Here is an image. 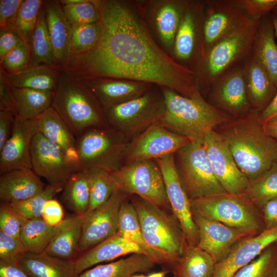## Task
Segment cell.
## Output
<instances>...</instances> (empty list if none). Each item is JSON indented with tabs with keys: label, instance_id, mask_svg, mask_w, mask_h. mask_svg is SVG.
Here are the masks:
<instances>
[{
	"label": "cell",
	"instance_id": "obj_1",
	"mask_svg": "<svg viewBox=\"0 0 277 277\" xmlns=\"http://www.w3.org/2000/svg\"><path fill=\"white\" fill-rule=\"evenodd\" d=\"M100 33L91 49L71 55L64 69L82 81L127 80L161 85L189 98L202 97L196 74L161 49L125 6L98 1Z\"/></svg>",
	"mask_w": 277,
	"mask_h": 277
},
{
	"label": "cell",
	"instance_id": "obj_2",
	"mask_svg": "<svg viewBox=\"0 0 277 277\" xmlns=\"http://www.w3.org/2000/svg\"><path fill=\"white\" fill-rule=\"evenodd\" d=\"M260 113L251 109L221 124L216 131L227 142L238 167L250 182L277 163V141L265 131Z\"/></svg>",
	"mask_w": 277,
	"mask_h": 277
},
{
	"label": "cell",
	"instance_id": "obj_3",
	"mask_svg": "<svg viewBox=\"0 0 277 277\" xmlns=\"http://www.w3.org/2000/svg\"><path fill=\"white\" fill-rule=\"evenodd\" d=\"M163 88L164 106L157 124L191 141L203 144L208 132L229 120L228 114L203 97L189 98Z\"/></svg>",
	"mask_w": 277,
	"mask_h": 277
},
{
	"label": "cell",
	"instance_id": "obj_4",
	"mask_svg": "<svg viewBox=\"0 0 277 277\" xmlns=\"http://www.w3.org/2000/svg\"><path fill=\"white\" fill-rule=\"evenodd\" d=\"M51 106L76 137L94 128L108 127L103 108L82 81L61 70Z\"/></svg>",
	"mask_w": 277,
	"mask_h": 277
},
{
	"label": "cell",
	"instance_id": "obj_5",
	"mask_svg": "<svg viewBox=\"0 0 277 277\" xmlns=\"http://www.w3.org/2000/svg\"><path fill=\"white\" fill-rule=\"evenodd\" d=\"M133 204L148 246L172 266L188 245L181 227L172 212L135 196Z\"/></svg>",
	"mask_w": 277,
	"mask_h": 277
},
{
	"label": "cell",
	"instance_id": "obj_6",
	"mask_svg": "<svg viewBox=\"0 0 277 277\" xmlns=\"http://www.w3.org/2000/svg\"><path fill=\"white\" fill-rule=\"evenodd\" d=\"M192 213L258 234L266 229L262 209L243 194L225 192L190 199Z\"/></svg>",
	"mask_w": 277,
	"mask_h": 277
},
{
	"label": "cell",
	"instance_id": "obj_7",
	"mask_svg": "<svg viewBox=\"0 0 277 277\" xmlns=\"http://www.w3.org/2000/svg\"><path fill=\"white\" fill-rule=\"evenodd\" d=\"M260 21L250 20L214 44L201 58L196 72L199 84L202 81L211 87L223 74L242 65L251 51Z\"/></svg>",
	"mask_w": 277,
	"mask_h": 277
},
{
	"label": "cell",
	"instance_id": "obj_8",
	"mask_svg": "<svg viewBox=\"0 0 277 277\" xmlns=\"http://www.w3.org/2000/svg\"><path fill=\"white\" fill-rule=\"evenodd\" d=\"M128 143L123 134L109 126L87 130L76 137L79 171L114 172L125 164Z\"/></svg>",
	"mask_w": 277,
	"mask_h": 277
},
{
	"label": "cell",
	"instance_id": "obj_9",
	"mask_svg": "<svg viewBox=\"0 0 277 277\" xmlns=\"http://www.w3.org/2000/svg\"><path fill=\"white\" fill-rule=\"evenodd\" d=\"M174 155L181 182L190 199L226 192L213 173L203 144L191 141Z\"/></svg>",
	"mask_w": 277,
	"mask_h": 277
},
{
	"label": "cell",
	"instance_id": "obj_10",
	"mask_svg": "<svg viewBox=\"0 0 277 277\" xmlns=\"http://www.w3.org/2000/svg\"><path fill=\"white\" fill-rule=\"evenodd\" d=\"M117 189L135 195L163 208L171 210L161 169L155 160L124 164L111 173Z\"/></svg>",
	"mask_w": 277,
	"mask_h": 277
},
{
	"label": "cell",
	"instance_id": "obj_11",
	"mask_svg": "<svg viewBox=\"0 0 277 277\" xmlns=\"http://www.w3.org/2000/svg\"><path fill=\"white\" fill-rule=\"evenodd\" d=\"M164 106L149 92L104 110L109 127L127 138H133L153 125L157 124Z\"/></svg>",
	"mask_w": 277,
	"mask_h": 277
},
{
	"label": "cell",
	"instance_id": "obj_12",
	"mask_svg": "<svg viewBox=\"0 0 277 277\" xmlns=\"http://www.w3.org/2000/svg\"><path fill=\"white\" fill-rule=\"evenodd\" d=\"M174 154L155 160L163 176L171 211L178 221L189 246L199 242L197 228L192 217L190 199L181 182L175 163Z\"/></svg>",
	"mask_w": 277,
	"mask_h": 277
},
{
	"label": "cell",
	"instance_id": "obj_13",
	"mask_svg": "<svg viewBox=\"0 0 277 277\" xmlns=\"http://www.w3.org/2000/svg\"><path fill=\"white\" fill-rule=\"evenodd\" d=\"M191 141L188 137L154 124L129 142L125 164L131 162L155 160L171 154Z\"/></svg>",
	"mask_w": 277,
	"mask_h": 277
},
{
	"label": "cell",
	"instance_id": "obj_14",
	"mask_svg": "<svg viewBox=\"0 0 277 277\" xmlns=\"http://www.w3.org/2000/svg\"><path fill=\"white\" fill-rule=\"evenodd\" d=\"M203 144L213 173L225 190L243 194L250 181L238 167L226 141L213 129L207 133Z\"/></svg>",
	"mask_w": 277,
	"mask_h": 277
},
{
	"label": "cell",
	"instance_id": "obj_15",
	"mask_svg": "<svg viewBox=\"0 0 277 277\" xmlns=\"http://www.w3.org/2000/svg\"><path fill=\"white\" fill-rule=\"evenodd\" d=\"M251 19L234 0L207 1L203 24L201 58L217 42Z\"/></svg>",
	"mask_w": 277,
	"mask_h": 277
},
{
	"label": "cell",
	"instance_id": "obj_16",
	"mask_svg": "<svg viewBox=\"0 0 277 277\" xmlns=\"http://www.w3.org/2000/svg\"><path fill=\"white\" fill-rule=\"evenodd\" d=\"M30 153L32 170L49 185L63 188L76 172L62 149L38 132L33 138Z\"/></svg>",
	"mask_w": 277,
	"mask_h": 277
},
{
	"label": "cell",
	"instance_id": "obj_17",
	"mask_svg": "<svg viewBox=\"0 0 277 277\" xmlns=\"http://www.w3.org/2000/svg\"><path fill=\"white\" fill-rule=\"evenodd\" d=\"M129 196L116 189L105 203L92 211L86 212L80 251L84 252L117 233L119 210L123 201Z\"/></svg>",
	"mask_w": 277,
	"mask_h": 277
},
{
	"label": "cell",
	"instance_id": "obj_18",
	"mask_svg": "<svg viewBox=\"0 0 277 277\" xmlns=\"http://www.w3.org/2000/svg\"><path fill=\"white\" fill-rule=\"evenodd\" d=\"M197 228L199 242L197 246L209 253L215 263L224 260L239 241L257 234L246 230L228 226L192 213Z\"/></svg>",
	"mask_w": 277,
	"mask_h": 277
},
{
	"label": "cell",
	"instance_id": "obj_19",
	"mask_svg": "<svg viewBox=\"0 0 277 277\" xmlns=\"http://www.w3.org/2000/svg\"><path fill=\"white\" fill-rule=\"evenodd\" d=\"M210 88V104L217 109L236 116L242 115L251 110L243 75V64L225 72Z\"/></svg>",
	"mask_w": 277,
	"mask_h": 277
},
{
	"label": "cell",
	"instance_id": "obj_20",
	"mask_svg": "<svg viewBox=\"0 0 277 277\" xmlns=\"http://www.w3.org/2000/svg\"><path fill=\"white\" fill-rule=\"evenodd\" d=\"M37 132L35 119L16 116L11 135L0 150L1 174L17 169H32L31 145Z\"/></svg>",
	"mask_w": 277,
	"mask_h": 277
},
{
	"label": "cell",
	"instance_id": "obj_21",
	"mask_svg": "<svg viewBox=\"0 0 277 277\" xmlns=\"http://www.w3.org/2000/svg\"><path fill=\"white\" fill-rule=\"evenodd\" d=\"M276 242L277 226L242 239L234 245L224 260L215 264L213 277H233L238 271Z\"/></svg>",
	"mask_w": 277,
	"mask_h": 277
},
{
	"label": "cell",
	"instance_id": "obj_22",
	"mask_svg": "<svg viewBox=\"0 0 277 277\" xmlns=\"http://www.w3.org/2000/svg\"><path fill=\"white\" fill-rule=\"evenodd\" d=\"M243 71L250 106L261 112L275 96L277 88L252 50L243 63Z\"/></svg>",
	"mask_w": 277,
	"mask_h": 277
},
{
	"label": "cell",
	"instance_id": "obj_23",
	"mask_svg": "<svg viewBox=\"0 0 277 277\" xmlns=\"http://www.w3.org/2000/svg\"><path fill=\"white\" fill-rule=\"evenodd\" d=\"M44 7L54 65L60 70H64L71 55V24L64 13L60 1H44Z\"/></svg>",
	"mask_w": 277,
	"mask_h": 277
},
{
	"label": "cell",
	"instance_id": "obj_24",
	"mask_svg": "<svg viewBox=\"0 0 277 277\" xmlns=\"http://www.w3.org/2000/svg\"><path fill=\"white\" fill-rule=\"evenodd\" d=\"M134 253L145 254L137 244L117 232L84 251L83 254L76 258L74 260L75 271L79 275L100 263L110 262Z\"/></svg>",
	"mask_w": 277,
	"mask_h": 277
},
{
	"label": "cell",
	"instance_id": "obj_25",
	"mask_svg": "<svg viewBox=\"0 0 277 277\" xmlns=\"http://www.w3.org/2000/svg\"><path fill=\"white\" fill-rule=\"evenodd\" d=\"M82 81L94 94L103 110L138 97L147 93L150 88L147 83L121 79Z\"/></svg>",
	"mask_w": 277,
	"mask_h": 277
},
{
	"label": "cell",
	"instance_id": "obj_26",
	"mask_svg": "<svg viewBox=\"0 0 277 277\" xmlns=\"http://www.w3.org/2000/svg\"><path fill=\"white\" fill-rule=\"evenodd\" d=\"M34 119L37 132L58 146L76 171H79L76 138L55 110L51 106Z\"/></svg>",
	"mask_w": 277,
	"mask_h": 277
},
{
	"label": "cell",
	"instance_id": "obj_27",
	"mask_svg": "<svg viewBox=\"0 0 277 277\" xmlns=\"http://www.w3.org/2000/svg\"><path fill=\"white\" fill-rule=\"evenodd\" d=\"M45 187L32 169L10 171L1 174L0 200L7 203L23 201L40 193Z\"/></svg>",
	"mask_w": 277,
	"mask_h": 277
},
{
	"label": "cell",
	"instance_id": "obj_28",
	"mask_svg": "<svg viewBox=\"0 0 277 277\" xmlns=\"http://www.w3.org/2000/svg\"><path fill=\"white\" fill-rule=\"evenodd\" d=\"M19 266L30 277H78L74 260H66L45 252H28L18 263Z\"/></svg>",
	"mask_w": 277,
	"mask_h": 277
},
{
	"label": "cell",
	"instance_id": "obj_29",
	"mask_svg": "<svg viewBox=\"0 0 277 277\" xmlns=\"http://www.w3.org/2000/svg\"><path fill=\"white\" fill-rule=\"evenodd\" d=\"M270 13L260 21L252 51L270 75L277 88V44Z\"/></svg>",
	"mask_w": 277,
	"mask_h": 277
},
{
	"label": "cell",
	"instance_id": "obj_30",
	"mask_svg": "<svg viewBox=\"0 0 277 277\" xmlns=\"http://www.w3.org/2000/svg\"><path fill=\"white\" fill-rule=\"evenodd\" d=\"M155 264L147 255L134 253L114 262L89 268L78 277H130L136 273L150 271Z\"/></svg>",
	"mask_w": 277,
	"mask_h": 277
},
{
	"label": "cell",
	"instance_id": "obj_31",
	"mask_svg": "<svg viewBox=\"0 0 277 277\" xmlns=\"http://www.w3.org/2000/svg\"><path fill=\"white\" fill-rule=\"evenodd\" d=\"M3 71L11 87L50 91L54 90L61 72L57 68L47 65H29L13 73Z\"/></svg>",
	"mask_w": 277,
	"mask_h": 277
},
{
	"label": "cell",
	"instance_id": "obj_32",
	"mask_svg": "<svg viewBox=\"0 0 277 277\" xmlns=\"http://www.w3.org/2000/svg\"><path fill=\"white\" fill-rule=\"evenodd\" d=\"M86 213L70 217L57 233L44 252L66 260H74L80 252L82 225Z\"/></svg>",
	"mask_w": 277,
	"mask_h": 277
},
{
	"label": "cell",
	"instance_id": "obj_33",
	"mask_svg": "<svg viewBox=\"0 0 277 277\" xmlns=\"http://www.w3.org/2000/svg\"><path fill=\"white\" fill-rule=\"evenodd\" d=\"M215 262L204 249L187 246L183 255L172 265L174 277H213Z\"/></svg>",
	"mask_w": 277,
	"mask_h": 277
},
{
	"label": "cell",
	"instance_id": "obj_34",
	"mask_svg": "<svg viewBox=\"0 0 277 277\" xmlns=\"http://www.w3.org/2000/svg\"><path fill=\"white\" fill-rule=\"evenodd\" d=\"M16 116L34 119L51 106L54 91L11 87Z\"/></svg>",
	"mask_w": 277,
	"mask_h": 277
},
{
	"label": "cell",
	"instance_id": "obj_35",
	"mask_svg": "<svg viewBox=\"0 0 277 277\" xmlns=\"http://www.w3.org/2000/svg\"><path fill=\"white\" fill-rule=\"evenodd\" d=\"M117 232L137 244L155 264H165L161 257L146 244L135 207L128 197L123 201L119 210Z\"/></svg>",
	"mask_w": 277,
	"mask_h": 277
},
{
	"label": "cell",
	"instance_id": "obj_36",
	"mask_svg": "<svg viewBox=\"0 0 277 277\" xmlns=\"http://www.w3.org/2000/svg\"><path fill=\"white\" fill-rule=\"evenodd\" d=\"M70 218L58 225L51 226L42 217L26 220L24 224L19 238L28 252L38 253L44 252L57 233L68 222Z\"/></svg>",
	"mask_w": 277,
	"mask_h": 277
},
{
	"label": "cell",
	"instance_id": "obj_37",
	"mask_svg": "<svg viewBox=\"0 0 277 277\" xmlns=\"http://www.w3.org/2000/svg\"><path fill=\"white\" fill-rule=\"evenodd\" d=\"M62 200L66 206L76 215L86 213L90 202L88 172L77 171L72 174L64 186Z\"/></svg>",
	"mask_w": 277,
	"mask_h": 277
},
{
	"label": "cell",
	"instance_id": "obj_38",
	"mask_svg": "<svg viewBox=\"0 0 277 277\" xmlns=\"http://www.w3.org/2000/svg\"><path fill=\"white\" fill-rule=\"evenodd\" d=\"M28 42L30 50L29 65H47L55 67L44 6Z\"/></svg>",
	"mask_w": 277,
	"mask_h": 277
},
{
	"label": "cell",
	"instance_id": "obj_39",
	"mask_svg": "<svg viewBox=\"0 0 277 277\" xmlns=\"http://www.w3.org/2000/svg\"><path fill=\"white\" fill-rule=\"evenodd\" d=\"M182 13L180 24L174 39V53L182 61L189 60L192 56L196 45L197 24L192 10L186 8Z\"/></svg>",
	"mask_w": 277,
	"mask_h": 277
},
{
	"label": "cell",
	"instance_id": "obj_40",
	"mask_svg": "<svg viewBox=\"0 0 277 277\" xmlns=\"http://www.w3.org/2000/svg\"><path fill=\"white\" fill-rule=\"evenodd\" d=\"M243 195L261 208L268 201L277 197V163L250 181Z\"/></svg>",
	"mask_w": 277,
	"mask_h": 277
},
{
	"label": "cell",
	"instance_id": "obj_41",
	"mask_svg": "<svg viewBox=\"0 0 277 277\" xmlns=\"http://www.w3.org/2000/svg\"><path fill=\"white\" fill-rule=\"evenodd\" d=\"M90 202L87 212H90L105 203L117 189L111 173L94 169L88 171Z\"/></svg>",
	"mask_w": 277,
	"mask_h": 277
},
{
	"label": "cell",
	"instance_id": "obj_42",
	"mask_svg": "<svg viewBox=\"0 0 277 277\" xmlns=\"http://www.w3.org/2000/svg\"><path fill=\"white\" fill-rule=\"evenodd\" d=\"M277 269V242L238 271L233 277H275Z\"/></svg>",
	"mask_w": 277,
	"mask_h": 277
},
{
	"label": "cell",
	"instance_id": "obj_43",
	"mask_svg": "<svg viewBox=\"0 0 277 277\" xmlns=\"http://www.w3.org/2000/svg\"><path fill=\"white\" fill-rule=\"evenodd\" d=\"M63 187L48 184L37 194L23 201L9 203L26 220L40 218L46 202L62 191Z\"/></svg>",
	"mask_w": 277,
	"mask_h": 277
},
{
	"label": "cell",
	"instance_id": "obj_44",
	"mask_svg": "<svg viewBox=\"0 0 277 277\" xmlns=\"http://www.w3.org/2000/svg\"><path fill=\"white\" fill-rule=\"evenodd\" d=\"M182 13L176 5L168 4L162 7L156 15L159 33L162 42L168 47L174 42Z\"/></svg>",
	"mask_w": 277,
	"mask_h": 277
},
{
	"label": "cell",
	"instance_id": "obj_45",
	"mask_svg": "<svg viewBox=\"0 0 277 277\" xmlns=\"http://www.w3.org/2000/svg\"><path fill=\"white\" fill-rule=\"evenodd\" d=\"M100 33V21L71 25V55L80 54L91 49L98 41Z\"/></svg>",
	"mask_w": 277,
	"mask_h": 277
},
{
	"label": "cell",
	"instance_id": "obj_46",
	"mask_svg": "<svg viewBox=\"0 0 277 277\" xmlns=\"http://www.w3.org/2000/svg\"><path fill=\"white\" fill-rule=\"evenodd\" d=\"M44 2V1L42 0L23 1L13 26V29L23 38L28 41L32 33Z\"/></svg>",
	"mask_w": 277,
	"mask_h": 277
},
{
	"label": "cell",
	"instance_id": "obj_47",
	"mask_svg": "<svg viewBox=\"0 0 277 277\" xmlns=\"http://www.w3.org/2000/svg\"><path fill=\"white\" fill-rule=\"evenodd\" d=\"M62 7L71 25L90 24L100 21L98 1L83 0L76 4H62Z\"/></svg>",
	"mask_w": 277,
	"mask_h": 277
},
{
	"label": "cell",
	"instance_id": "obj_48",
	"mask_svg": "<svg viewBox=\"0 0 277 277\" xmlns=\"http://www.w3.org/2000/svg\"><path fill=\"white\" fill-rule=\"evenodd\" d=\"M30 50L27 40L22 38L18 44L0 61L1 68L9 73L20 71L30 65Z\"/></svg>",
	"mask_w": 277,
	"mask_h": 277
},
{
	"label": "cell",
	"instance_id": "obj_49",
	"mask_svg": "<svg viewBox=\"0 0 277 277\" xmlns=\"http://www.w3.org/2000/svg\"><path fill=\"white\" fill-rule=\"evenodd\" d=\"M28 251L19 237L7 235L0 231V261L18 264Z\"/></svg>",
	"mask_w": 277,
	"mask_h": 277
},
{
	"label": "cell",
	"instance_id": "obj_50",
	"mask_svg": "<svg viewBox=\"0 0 277 277\" xmlns=\"http://www.w3.org/2000/svg\"><path fill=\"white\" fill-rule=\"evenodd\" d=\"M26 221L9 203H1V232L9 235L19 237L21 229Z\"/></svg>",
	"mask_w": 277,
	"mask_h": 277
},
{
	"label": "cell",
	"instance_id": "obj_51",
	"mask_svg": "<svg viewBox=\"0 0 277 277\" xmlns=\"http://www.w3.org/2000/svg\"><path fill=\"white\" fill-rule=\"evenodd\" d=\"M235 4L252 19L260 21L276 6L277 0H234Z\"/></svg>",
	"mask_w": 277,
	"mask_h": 277
},
{
	"label": "cell",
	"instance_id": "obj_52",
	"mask_svg": "<svg viewBox=\"0 0 277 277\" xmlns=\"http://www.w3.org/2000/svg\"><path fill=\"white\" fill-rule=\"evenodd\" d=\"M23 1H0V30H14L15 18Z\"/></svg>",
	"mask_w": 277,
	"mask_h": 277
},
{
	"label": "cell",
	"instance_id": "obj_53",
	"mask_svg": "<svg viewBox=\"0 0 277 277\" xmlns=\"http://www.w3.org/2000/svg\"><path fill=\"white\" fill-rule=\"evenodd\" d=\"M64 210L61 204L57 200L52 198L45 204L41 217L48 225L56 226L64 220Z\"/></svg>",
	"mask_w": 277,
	"mask_h": 277
},
{
	"label": "cell",
	"instance_id": "obj_54",
	"mask_svg": "<svg viewBox=\"0 0 277 277\" xmlns=\"http://www.w3.org/2000/svg\"><path fill=\"white\" fill-rule=\"evenodd\" d=\"M0 111H5L17 116L11 87L0 68Z\"/></svg>",
	"mask_w": 277,
	"mask_h": 277
},
{
	"label": "cell",
	"instance_id": "obj_55",
	"mask_svg": "<svg viewBox=\"0 0 277 277\" xmlns=\"http://www.w3.org/2000/svg\"><path fill=\"white\" fill-rule=\"evenodd\" d=\"M22 38L14 30H0V61L17 46Z\"/></svg>",
	"mask_w": 277,
	"mask_h": 277
},
{
	"label": "cell",
	"instance_id": "obj_56",
	"mask_svg": "<svg viewBox=\"0 0 277 277\" xmlns=\"http://www.w3.org/2000/svg\"><path fill=\"white\" fill-rule=\"evenodd\" d=\"M15 117L10 112L0 111V150L11 135Z\"/></svg>",
	"mask_w": 277,
	"mask_h": 277
},
{
	"label": "cell",
	"instance_id": "obj_57",
	"mask_svg": "<svg viewBox=\"0 0 277 277\" xmlns=\"http://www.w3.org/2000/svg\"><path fill=\"white\" fill-rule=\"evenodd\" d=\"M266 229L277 226V197L265 203L261 208Z\"/></svg>",
	"mask_w": 277,
	"mask_h": 277
},
{
	"label": "cell",
	"instance_id": "obj_58",
	"mask_svg": "<svg viewBox=\"0 0 277 277\" xmlns=\"http://www.w3.org/2000/svg\"><path fill=\"white\" fill-rule=\"evenodd\" d=\"M0 277H30L17 264L0 261Z\"/></svg>",
	"mask_w": 277,
	"mask_h": 277
},
{
	"label": "cell",
	"instance_id": "obj_59",
	"mask_svg": "<svg viewBox=\"0 0 277 277\" xmlns=\"http://www.w3.org/2000/svg\"><path fill=\"white\" fill-rule=\"evenodd\" d=\"M277 117V93L269 104L260 113L262 124Z\"/></svg>",
	"mask_w": 277,
	"mask_h": 277
},
{
	"label": "cell",
	"instance_id": "obj_60",
	"mask_svg": "<svg viewBox=\"0 0 277 277\" xmlns=\"http://www.w3.org/2000/svg\"><path fill=\"white\" fill-rule=\"evenodd\" d=\"M262 124L266 133L277 141V117Z\"/></svg>",
	"mask_w": 277,
	"mask_h": 277
},
{
	"label": "cell",
	"instance_id": "obj_61",
	"mask_svg": "<svg viewBox=\"0 0 277 277\" xmlns=\"http://www.w3.org/2000/svg\"><path fill=\"white\" fill-rule=\"evenodd\" d=\"M273 26L275 37L277 39V6L270 13Z\"/></svg>",
	"mask_w": 277,
	"mask_h": 277
},
{
	"label": "cell",
	"instance_id": "obj_62",
	"mask_svg": "<svg viewBox=\"0 0 277 277\" xmlns=\"http://www.w3.org/2000/svg\"><path fill=\"white\" fill-rule=\"evenodd\" d=\"M167 271L162 270L157 272L149 273L146 277H166Z\"/></svg>",
	"mask_w": 277,
	"mask_h": 277
},
{
	"label": "cell",
	"instance_id": "obj_63",
	"mask_svg": "<svg viewBox=\"0 0 277 277\" xmlns=\"http://www.w3.org/2000/svg\"><path fill=\"white\" fill-rule=\"evenodd\" d=\"M130 277H146V276L143 274L136 273V274L132 275Z\"/></svg>",
	"mask_w": 277,
	"mask_h": 277
},
{
	"label": "cell",
	"instance_id": "obj_64",
	"mask_svg": "<svg viewBox=\"0 0 277 277\" xmlns=\"http://www.w3.org/2000/svg\"><path fill=\"white\" fill-rule=\"evenodd\" d=\"M275 277H277V269H276V273H275Z\"/></svg>",
	"mask_w": 277,
	"mask_h": 277
}]
</instances>
